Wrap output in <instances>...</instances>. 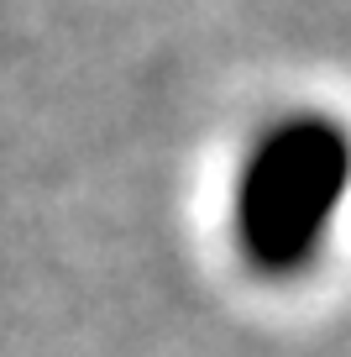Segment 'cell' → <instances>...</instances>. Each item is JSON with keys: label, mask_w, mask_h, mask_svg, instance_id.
<instances>
[{"label": "cell", "mask_w": 351, "mask_h": 357, "mask_svg": "<svg viewBox=\"0 0 351 357\" xmlns=\"http://www.w3.org/2000/svg\"><path fill=\"white\" fill-rule=\"evenodd\" d=\"M351 190V137L325 116H294L252 147L236 195L242 242L263 268H299Z\"/></svg>", "instance_id": "6da1fadb"}]
</instances>
